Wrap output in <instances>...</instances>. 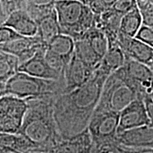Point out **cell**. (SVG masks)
<instances>
[{
    "label": "cell",
    "instance_id": "6da1fadb",
    "mask_svg": "<svg viewBox=\"0 0 153 153\" xmlns=\"http://www.w3.org/2000/svg\"><path fill=\"white\" fill-rule=\"evenodd\" d=\"M108 76V74L97 68L85 85L57 96L53 106L54 117L63 139L77 135L87 128Z\"/></svg>",
    "mask_w": 153,
    "mask_h": 153
},
{
    "label": "cell",
    "instance_id": "7a4b0ae2",
    "mask_svg": "<svg viewBox=\"0 0 153 153\" xmlns=\"http://www.w3.org/2000/svg\"><path fill=\"white\" fill-rule=\"evenodd\" d=\"M57 96L25 99L28 108L17 134L22 135L33 150L45 152L63 139L54 117V103Z\"/></svg>",
    "mask_w": 153,
    "mask_h": 153
},
{
    "label": "cell",
    "instance_id": "3957f363",
    "mask_svg": "<svg viewBox=\"0 0 153 153\" xmlns=\"http://www.w3.org/2000/svg\"><path fill=\"white\" fill-rule=\"evenodd\" d=\"M60 33L74 41L95 27V14L87 4L76 0H57L55 5Z\"/></svg>",
    "mask_w": 153,
    "mask_h": 153
},
{
    "label": "cell",
    "instance_id": "277c9868",
    "mask_svg": "<svg viewBox=\"0 0 153 153\" xmlns=\"http://www.w3.org/2000/svg\"><path fill=\"white\" fill-rule=\"evenodd\" d=\"M65 89V79H46L18 71L5 83V94L23 99L59 96Z\"/></svg>",
    "mask_w": 153,
    "mask_h": 153
},
{
    "label": "cell",
    "instance_id": "5b68a950",
    "mask_svg": "<svg viewBox=\"0 0 153 153\" xmlns=\"http://www.w3.org/2000/svg\"><path fill=\"white\" fill-rule=\"evenodd\" d=\"M139 97L141 96L128 79L121 67L106 78L96 108L120 113Z\"/></svg>",
    "mask_w": 153,
    "mask_h": 153
},
{
    "label": "cell",
    "instance_id": "8992f818",
    "mask_svg": "<svg viewBox=\"0 0 153 153\" xmlns=\"http://www.w3.org/2000/svg\"><path fill=\"white\" fill-rule=\"evenodd\" d=\"M119 114L95 108L87 127L95 149L108 143H118Z\"/></svg>",
    "mask_w": 153,
    "mask_h": 153
},
{
    "label": "cell",
    "instance_id": "52a82bcc",
    "mask_svg": "<svg viewBox=\"0 0 153 153\" xmlns=\"http://www.w3.org/2000/svg\"><path fill=\"white\" fill-rule=\"evenodd\" d=\"M27 108L25 99L8 94L0 97V133H18Z\"/></svg>",
    "mask_w": 153,
    "mask_h": 153
},
{
    "label": "cell",
    "instance_id": "ba28073f",
    "mask_svg": "<svg viewBox=\"0 0 153 153\" xmlns=\"http://www.w3.org/2000/svg\"><path fill=\"white\" fill-rule=\"evenodd\" d=\"M127 78L143 99L153 96V71L150 67L126 57L122 67Z\"/></svg>",
    "mask_w": 153,
    "mask_h": 153
},
{
    "label": "cell",
    "instance_id": "9c48e42d",
    "mask_svg": "<svg viewBox=\"0 0 153 153\" xmlns=\"http://www.w3.org/2000/svg\"><path fill=\"white\" fill-rule=\"evenodd\" d=\"M149 123L144 99L139 97L120 112L118 132L120 133L143 126H149Z\"/></svg>",
    "mask_w": 153,
    "mask_h": 153
},
{
    "label": "cell",
    "instance_id": "30bf717a",
    "mask_svg": "<svg viewBox=\"0 0 153 153\" xmlns=\"http://www.w3.org/2000/svg\"><path fill=\"white\" fill-rule=\"evenodd\" d=\"M94 145L88 128L68 138L62 139L45 152L31 150L28 153H94Z\"/></svg>",
    "mask_w": 153,
    "mask_h": 153
},
{
    "label": "cell",
    "instance_id": "8fae6325",
    "mask_svg": "<svg viewBox=\"0 0 153 153\" xmlns=\"http://www.w3.org/2000/svg\"><path fill=\"white\" fill-rule=\"evenodd\" d=\"M118 44L126 57L153 68V48L135 37L118 34Z\"/></svg>",
    "mask_w": 153,
    "mask_h": 153
},
{
    "label": "cell",
    "instance_id": "7c38bea8",
    "mask_svg": "<svg viewBox=\"0 0 153 153\" xmlns=\"http://www.w3.org/2000/svg\"><path fill=\"white\" fill-rule=\"evenodd\" d=\"M94 71L95 69L82 62L73 54L64 71V79L65 82L64 93L70 92L85 85L92 77Z\"/></svg>",
    "mask_w": 153,
    "mask_h": 153
},
{
    "label": "cell",
    "instance_id": "4fadbf2b",
    "mask_svg": "<svg viewBox=\"0 0 153 153\" xmlns=\"http://www.w3.org/2000/svg\"><path fill=\"white\" fill-rule=\"evenodd\" d=\"M47 47L42 48L29 60L19 65L18 71L46 79H64V74L57 72L48 64L45 58Z\"/></svg>",
    "mask_w": 153,
    "mask_h": 153
},
{
    "label": "cell",
    "instance_id": "5bb4252c",
    "mask_svg": "<svg viewBox=\"0 0 153 153\" xmlns=\"http://www.w3.org/2000/svg\"><path fill=\"white\" fill-rule=\"evenodd\" d=\"M47 47L41 43L37 36L22 37L0 44V51L18 57L19 65L32 57L40 49Z\"/></svg>",
    "mask_w": 153,
    "mask_h": 153
},
{
    "label": "cell",
    "instance_id": "9a60e30c",
    "mask_svg": "<svg viewBox=\"0 0 153 153\" xmlns=\"http://www.w3.org/2000/svg\"><path fill=\"white\" fill-rule=\"evenodd\" d=\"M118 144L132 148H153V127L143 126L118 134Z\"/></svg>",
    "mask_w": 153,
    "mask_h": 153
},
{
    "label": "cell",
    "instance_id": "2e32d148",
    "mask_svg": "<svg viewBox=\"0 0 153 153\" xmlns=\"http://www.w3.org/2000/svg\"><path fill=\"white\" fill-rule=\"evenodd\" d=\"M1 26L11 28L20 36L32 37L37 33V24L26 9H18L8 15Z\"/></svg>",
    "mask_w": 153,
    "mask_h": 153
},
{
    "label": "cell",
    "instance_id": "e0dca14e",
    "mask_svg": "<svg viewBox=\"0 0 153 153\" xmlns=\"http://www.w3.org/2000/svg\"><path fill=\"white\" fill-rule=\"evenodd\" d=\"M37 24L36 36L41 40V43L47 46L55 36L60 33V26L55 8L41 19L36 21Z\"/></svg>",
    "mask_w": 153,
    "mask_h": 153
},
{
    "label": "cell",
    "instance_id": "ac0fdd59",
    "mask_svg": "<svg viewBox=\"0 0 153 153\" xmlns=\"http://www.w3.org/2000/svg\"><path fill=\"white\" fill-rule=\"evenodd\" d=\"M126 55L118 44L110 45L98 68L108 75L123 66Z\"/></svg>",
    "mask_w": 153,
    "mask_h": 153
},
{
    "label": "cell",
    "instance_id": "d6986e66",
    "mask_svg": "<svg viewBox=\"0 0 153 153\" xmlns=\"http://www.w3.org/2000/svg\"><path fill=\"white\" fill-rule=\"evenodd\" d=\"M46 49L70 62L74 54V41L70 36L60 33L50 42Z\"/></svg>",
    "mask_w": 153,
    "mask_h": 153
},
{
    "label": "cell",
    "instance_id": "ffe728a7",
    "mask_svg": "<svg viewBox=\"0 0 153 153\" xmlns=\"http://www.w3.org/2000/svg\"><path fill=\"white\" fill-rule=\"evenodd\" d=\"M74 55L82 62L95 70L99 66L101 61L89 45L87 40L84 37L74 41Z\"/></svg>",
    "mask_w": 153,
    "mask_h": 153
},
{
    "label": "cell",
    "instance_id": "44dd1931",
    "mask_svg": "<svg viewBox=\"0 0 153 153\" xmlns=\"http://www.w3.org/2000/svg\"><path fill=\"white\" fill-rule=\"evenodd\" d=\"M142 26V16L137 7L122 16L119 31L129 37H135Z\"/></svg>",
    "mask_w": 153,
    "mask_h": 153
},
{
    "label": "cell",
    "instance_id": "7402d4cb",
    "mask_svg": "<svg viewBox=\"0 0 153 153\" xmlns=\"http://www.w3.org/2000/svg\"><path fill=\"white\" fill-rule=\"evenodd\" d=\"M0 146L19 153H28L34 149L27 140L17 133H0Z\"/></svg>",
    "mask_w": 153,
    "mask_h": 153
},
{
    "label": "cell",
    "instance_id": "603a6c76",
    "mask_svg": "<svg viewBox=\"0 0 153 153\" xmlns=\"http://www.w3.org/2000/svg\"><path fill=\"white\" fill-rule=\"evenodd\" d=\"M82 37L87 40L96 54L102 60L108 48V40L104 32L94 27L88 30Z\"/></svg>",
    "mask_w": 153,
    "mask_h": 153
},
{
    "label": "cell",
    "instance_id": "cb8c5ba5",
    "mask_svg": "<svg viewBox=\"0 0 153 153\" xmlns=\"http://www.w3.org/2000/svg\"><path fill=\"white\" fill-rule=\"evenodd\" d=\"M18 57L0 51V83H6L18 72Z\"/></svg>",
    "mask_w": 153,
    "mask_h": 153
},
{
    "label": "cell",
    "instance_id": "d4e9b609",
    "mask_svg": "<svg viewBox=\"0 0 153 153\" xmlns=\"http://www.w3.org/2000/svg\"><path fill=\"white\" fill-rule=\"evenodd\" d=\"M57 0H26V10L35 21L55 9Z\"/></svg>",
    "mask_w": 153,
    "mask_h": 153
},
{
    "label": "cell",
    "instance_id": "484cf974",
    "mask_svg": "<svg viewBox=\"0 0 153 153\" xmlns=\"http://www.w3.org/2000/svg\"><path fill=\"white\" fill-rule=\"evenodd\" d=\"M137 7L142 16L143 26L153 28V4L146 0L137 1Z\"/></svg>",
    "mask_w": 153,
    "mask_h": 153
},
{
    "label": "cell",
    "instance_id": "4316f807",
    "mask_svg": "<svg viewBox=\"0 0 153 153\" xmlns=\"http://www.w3.org/2000/svg\"><path fill=\"white\" fill-rule=\"evenodd\" d=\"M45 58L48 64L51 68L57 70V72H60V73L64 74L65 70L66 67L69 63L68 61L65 60L62 57L58 56V55H55V53L51 52L47 49L45 53Z\"/></svg>",
    "mask_w": 153,
    "mask_h": 153
},
{
    "label": "cell",
    "instance_id": "83f0119b",
    "mask_svg": "<svg viewBox=\"0 0 153 153\" xmlns=\"http://www.w3.org/2000/svg\"><path fill=\"white\" fill-rule=\"evenodd\" d=\"M117 0H89L88 6L96 15H99L111 8Z\"/></svg>",
    "mask_w": 153,
    "mask_h": 153
},
{
    "label": "cell",
    "instance_id": "f1b7e54d",
    "mask_svg": "<svg viewBox=\"0 0 153 153\" xmlns=\"http://www.w3.org/2000/svg\"><path fill=\"white\" fill-rule=\"evenodd\" d=\"M136 7H137V0H117L111 8L123 16Z\"/></svg>",
    "mask_w": 153,
    "mask_h": 153
},
{
    "label": "cell",
    "instance_id": "f546056e",
    "mask_svg": "<svg viewBox=\"0 0 153 153\" xmlns=\"http://www.w3.org/2000/svg\"><path fill=\"white\" fill-rule=\"evenodd\" d=\"M0 1L7 16L13 11L26 9V0H0Z\"/></svg>",
    "mask_w": 153,
    "mask_h": 153
},
{
    "label": "cell",
    "instance_id": "4dcf8cb0",
    "mask_svg": "<svg viewBox=\"0 0 153 153\" xmlns=\"http://www.w3.org/2000/svg\"><path fill=\"white\" fill-rule=\"evenodd\" d=\"M135 38L153 48V28L143 25Z\"/></svg>",
    "mask_w": 153,
    "mask_h": 153
},
{
    "label": "cell",
    "instance_id": "1f68e13d",
    "mask_svg": "<svg viewBox=\"0 0 153 153\" xmlns=\"http://www.w3.org/2000/svg\"><path fill=\"white\" fill-rule=\"evenodd\" d=\"M22 37L24 36H20L11 28L5 26H0V44L7 43Z\"/></svg>",
    "mask_w": 153,
    "mask_h": 153
},
{
    "label": "cell",
    "instance_id": "d6a6232c",
    "mask_svg": "<svg viewBox=\"0 0 153 153\" xmlns=\"http://www.w3.org/2000/svg\"><path fill=\"white\" fill-rule=\"evenodd\" d=\"M94 153H123V151L121 146L117 142H113L97 147Z\"/></svg>",
    "mask_w": 153,
    "mask_h": 153
},
{
    "label": "cell",
    "instance_id": "836d02e7",
    "mask_svg": "<svg viewBox=\"0 0 153 153\" xmlns=\"http://www.w3.org/2000/svg\"><path fill=\"white\" fill-rule=\"evenodd\" d=\"M145 107L149 118V126L153 127V99L151 97H146L144 98Z\"/></svg>",
    "mask_w": 153,
    "mask_h": 153
},
{
    "label": "cell",
    "instance_id": "e575fe53",
    "mask_svg": "<svg viewBox=\"0 0 153 153\" xmlns=\"http://www.w3.org/2000/svg\"><path fill=\"white\" fill-rule=\"evenodd\" d=\"M123 153H153V148H132L120 145Z\"/></svg>",
    "mask_w": 153,
    "mask_h": 153
},
{
    "label": "cell",
    "instance_id": "d590c367",
    "mask_svg": "<svg viewBox=\"0 0 153 153\" xmlns=\"http://www.w3.org/2000/svg\"><path fill=\"white\" fill-rule=\"evenodd\" d=\"M7 18V15L4 11L2 5H1V1H0V26H1L4 23L6 19Z\"/></svg>",
    "mask_w": 153,
    "mask_h": 153
},
{
    "label": "cell",
    "instance_id": "8d00e7d4",
    "mask_svg": "<svg viewBox=\"0 0 153 153\" xmlns=\"http://www.w3.org/2000/svg\"><path fill=\"white\" fill-rule=\"evenodd\" d=\"M0 153H19L15 151L10 150V149L4 148V147L0 146Z\"/></svg>",
    "mask_w": 153,
    "mask_h": 153
},
{
    "label": "cell",
    "instance_id": "74e56055",
    "mask_svg": "<svg viewBox=\"0 0 153 153\" xmlns=\"http://www.w3.org/2000/svg\"><path fill=\"white\" fill-rule=\"evenodd\" d=\"M6 95L5 94V83H0V97Z\"/></svg>",
    "mask_w": 153,
    "mask_h": 153
},
{
    "label": "cell",
    "instance_id": "f35d334b",
    "mask_svg": "<svg viewBox=\"0 0 153 153\" xmlns=\"http://www.w3.org/2000/svg\"><path fill=\"white\" fill-rule=\"evenodd\" d=\"M76 1H81V2L85 4H88V1H89V0H76Z\"/></svg>",
    "mask_w": 153,
    "mask_h": 153
},
{
    "label": "cell",
    "instance_id": "ab89813d",
    "mask_svg": "<svg viewBox=\"0 0 153 153\" xmlns=\"http://www.w3.org/2000/svg\"><path fill=\"white\" fill-rule=\"evenodd\" d=\"M147 1H148V2H150V4H153V0H146Z\"/></svg>",
    "mask_w": 153,
    "mask_h": 153
},
{
    "label": "cell",
    "instance_id": "60d3db41",
    "mask_svg": "<svg viewBox=\"0 0 153 153\" xmlns=\"http://www.w3.org/2000/svg\"><path fill=\"white\" fill-rule=\"evenodd\" d=\"M151 69H152V71H153V68H151Z\"/></svg>",
    "mask_w": 153,
    "mask_h": 153
},
{
    "label": "cell",
    "instance_id": "b9f144b4",
    "mask_svg": "<svg viewBox=\"0 0 153 153\" xmlns=\"http://www.w3.org/2000/svg\"><path fill=\"white\" fill-rule=\"evenodd\" d=\"M137 1H139V0H137Z\"/></svg>",
    "mask_w": 153,
    "mask_h": 153
},
{
    "label": "cell",
    "instance_id": "7bdbcfd3",
    "mask_svg": "<svg viewBox=\"0 0 153 153\" xmlns=\"http://www.w3.org/2000/svg\"><path fill=\"white\" fill-rule=\"evenodd\" d=\"M152 99H153V96H152Z\"/></svg>",
    "mask_w": 153,
    "mask_h": 153
}]
</instances>
